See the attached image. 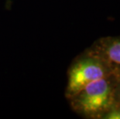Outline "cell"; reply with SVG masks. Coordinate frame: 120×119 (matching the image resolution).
<instances>
[{"mask_svg":"<svg viewBox=\"0 0 120 119\" xmlns=\"http://www.w3.org/2000/svg\"><path fill=\"white\" fill-rule=\"evenodd\" d=\"M102 119H120V106L115 105L103 116Z\"/></svg>","mask_w":120,"mask_h":119,"instance_id":"4","label":"cell"},{"mask_svg":"<svg viewBox=\"0 0 120 119\" xmlns=\"http://www.w3.org/2000/svg\"><path fill=\"white\" fill-rule=\"evenodd\" d=\"M116 73L109 77L90 83L71 97V106L78 115L86 118L102 119L115 105Z\"/></svg>","mask_w":120,"mask_h":119,"instance_id":"1","label":"cell"},{"mask_svg":"<svg viewBox=\"0 0 120 119\" xmlns=\"http://www.w3.org/2000/svg\"><path fill=\"white\" fill-rule=\"evenodd\" d=\"M116 77H117V81H116V87H115V105L120 106V79L117 77V75Z\"/></svg>","mask_w":120,"mask_h":119,"instance_id":"5","label":"cell"},{"mask_svg":"<svg viewBox=\"0 0 120 119\" xmlns=\"http://www.w3.org/2000/svg\"><path fill=\"white\" fill-rule=\"evenodd\" d=\"M88 50L120 67V36L99 38Z\"/></svg>","mask_w":120,"mask_h":119,"instance_id":"3","label":"cell"},{"mask_svg":"<svg viewBox=\"0 0 120 119\" xmlns=\"http://www.w3.org/2000/svg\"><path fill=\"white\" fill-rule=\"evenodd\" d=\"M117 68L118 66L86 50L68 69L66 97L70 99L90 83L113 75Z\"/></svg>","mask_w":120,"mask_h":119,"instance_id":"2","label":"cell"},{"mask_svg":"<svg viewBox=\"0 0 120 119\" xmlns=\"http://www.w3.org/2000/svg\"><path fill=\"white\" fill-rule=\"evenodd\" d=\"M116 73L117 77H118L120 79V67H118V68H117V70H116Z\"/></svg>","mask_w":120,"mask_h":119,"instance_id":"6","label":"cell"}]
</instances>
